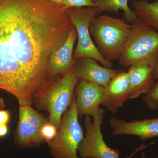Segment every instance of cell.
Masks as SVG:
<instances>
[{
    "label": "cell",
    "mask_w": 158,
    "mask_h": 158,
    "mask_svg": "<svg viewBox=\"0 0 158 158\" xmlns=\"http://www.w3.org/2000/svg\"><path fill=\"white\" fill-rule=\"evenodd\" d=\"M132 9L139 19L158 32V0L153 2L142 0L133 1Z\"/></svg>",
    "instance_id": "obj_15"
},
{
    "label": "cell",
    "mask_w": 158,
    "mask_h": 158,
    "mask_svg": "<svg viewBox=\"0 0 158 158\" xmlns=\"http://www.w3.org/2000/svg\"><path fill=\"white\" fill-rule=\"evenodd\" d=\"M9 132V129L8 125L0 124V138L6 137Z\"/></svg>",
    "instance_id": "obj_21"
},
{
    "label": "cell",
    "mask_w": 158,
    "mask_h": 158,
    "mask_svg": "<svg viewBox=\"0 0 158 158\" xmlns=\"http://www.w3.org/2000/svg\"><path fill=\"white\" fill-rule=\"evenodd\" d=\"M62 5L67 9L84 7H96V3L93 2L91 0H64Z\"/></svg>",
    "instance_id": "obj_19"
},
{
    "label": "cell",
    "mask_w": 158,
    "mask_h": 158,
    "mask_svg": "<svg viewBox=\"0 0 158 158\" xmlns=\"http://www.w3.org/2000/svg\"><path fill=\"white\" fill-rule=\"evenodd\" d=\"M141 158H147V157L146 156V155H145V154L144 153L143 151H141ZM156 158H158V157Z\"/></svg>",
    "instance_id": "obj_25"
},
{
    "label": "cell",
    "mask_w": 158,
    "mask_h": 158,
    "mask_svg": "<svg viewBox=\"0 0 158 158\" xmlns=\"http://www.w3.org/2000/svg\"><path fill=\"white\" fill-rule=\"evenodd\" d=\"M104 114V110L102 109L94 116L93 119L88 115L85 116L84 125L86 132L78 149L81 157L120 158V151L117 149L110 148L104 140L101 126L103 122ZM153 144H144L142 143L129 156L125 158H133L137 153Z\"/></svg>",
    "instance_id": "obj_6"
},
{
    "label": "cell",
    "mask_w": 158,
    "mask_h": 158,
    "mask_svg": "<svg viewBox=\"0 0 158 158\" xmlns=\"http://www.w3.org/2000/svg\"><path fill=\"white\" fill-rule=\"evenodd\" d=\"M129 84L128 74L122 70L113 77L105 88L102 105L113 115L128 99Z\"/></svg>",
    "instance_id": "obj_14"
},
{
    "label": "cell",
    "mask_w": 158,
    "mask_h": 158,
    "mask_svg": "<svg viewBox=\"0 0 158 158\" xmlns=\"http://www.w3.org/2000/svg\"><path fill=\"white\" fill-rule=\"evenodd\" d=\"M153 74L155 80H158V57L156 61L155 65Z\"/></svg>",
    "instance_id": "obj_22"
},
{
    "label": "cell",
    "mask_w": 158,
    "mask_h": 158,
    "mask_svg": "<svg viewBox=\"0 0 158 158\" xmlns=\"http://www.w3.org/2000/svg\"><path fill=\"white\" fill-rule=\"evenodd\" d=\"M142 100L148 110L151 111L158 110V81L155 83L143 95Z\"/></svg>",
    "instance_id": "obj_17"
},
{
    "label": "cell",
    "mask_w": 158,
    "mask_h": 158,
    "mask_svg": "<svg viewBox=\"0 0 158 158\" xmlns=\"http://www.w3.org/2000/svg\"><path fill=\"white\" fill-rule=\"evenodd\" d=\"M77 38L76 29L73 27L63 45L55 51L50 57L49 74L51 81L59 76L64 75L76 64L73 58V47Z\"/></svg>",
    "instance_id": "obj_11"
},
{
    "label": "cell",
    "mask_w": 158,
    "mask_h": 158,
    "mask_svg": "<svg viewBox=\"0 0 158 158\" xmlns=\"http://www.w3.org/2000/svg\"><path fill=\"white\" fill-rule=\"evenodd\" d=\"M6 107L5 102L2 98L0 96V110H4Z\"/></svg>",
    "instance_id": "obj_23"
},
{
    "label": "cell",
    "mask_w": 158,
    "mask_h": 158,
    "mask_svg": "<svg viewBox=\"0 0 158 158\" xmlns=\"http://www.w3.org/2000/svg\"><path fill=\"white\" fill-rule=\"evenodd\" d=\"M133 27L124 19L107 15L96 16L89 30L99 52L106 60H118Z\"/></svg>",
    "instance_id": "obj_2"
},
{
    "label": "cell",
    "mask_w": 158,
    "mask_h": 158,
    "mask_svg": "<svg viewBox=\"0 0 158 158\" xmlns=\"http://www.w3.org/2000/svg\"><path fill=\"white\" fill-rule=\"evenodd\" d=\"M68 9L48 0H0V89L31 106L52 81L50 57L73 27Z\"/></svg>",
    "instance_id": "obj_1"
},
{
    "label": "cell",
    "mask_w": 158,
    "mask_h": 158,
    "mask_svg": "<svg viewBox=\"0 0 158 158\" xmlns=\"http://www.w3.org/2000/svg\"><path fill=\"white\" fill-rule=\"evenodd\" d=\"M78 81L75 65L62 77L52 81L34 99L37 108L47 111L49 121L57 128L62 115L71 104Z\"/></svg>",
    "instance_id": "obj_3"
},
{
    "label": "cell",
    "mask_w": 158,
    "mask_h": 158,
    "mask_svg": "<svg viewBox=\"0 0 158 158\" xmlns=\"http://www.w3.org/2000/svg\"><path fill=\"white\" fill-rule=\"evenodd\" d=\"M91 1H92V2H93L95 3L96 0H91Z\"/></svg>",
    "instance_id": "obj_26"
},
{
    "label": "cell",
    "mask_w": 158,
    "mask_h": 158,
    "mask_svg": "<svg viewBox=\"0 0 158 158\" xmlns=\"http://www.w3.org/2000/svg\"><path fill=\"white\" fill-rule=\"evenodd\" d=\"M57 131L58 128L49 121L43 126L40 130V134L44 142L48 143L55 138Z\"/></svg>",
    "instance_id": "obj_18"
},
{
    "label": "cell",
    "mask_w": 158,
    "mask_h": 158,
    "mask_svg": "<svg viewBox=\"0 0 158 158\" xmlns=\"http://www.w3.org/2000/svg\"><path fill=\"white\" fill-rule=\"evenodd\" d=\"M11 111L10 110H0V124H9L11 120Z\"/></svg>",
    "instance_id": "obj_20"
},
{
    "label": "cell",
    "mask_w": 158,
    "mask_h": 158,
    "mask_svg": "<svg viewBox=\"0 0 158 158\" xmlns=\"http://www.w3.org/2000/svg\"><path fill=\"white\" fill-rule=\"evenodd\" d=\"M130 1H137V0H130Z\"/></svg>",
    "instance_id": "obj_27"
},
{
    "label": "cell",
    "mask_w": 158,
    "mask_h": 158,
    "mask_svg": "<svg viewBox=\"0 0 158 158\" xmlns=\"http://www.w3.org/2000/svg\"><path fill=\"white\" fill-rule=\"evenodd\" d=\"M158 57V32L139 19L125 44L119 64L125 67L143 62H156Z\"/></svg>",
    "instance_id": "obj_4"
},
{
    "label": "cell",
    "mask_w": 158,
    "mask_h": 158,
    "mask_svg": "<svg viewBox=\"0 0 158 158\" xmlns=\"http://www.w3.org/2000/svg\"><path fill=\"white\" fill-rule=\"evenodd\" d=\"M78 117L74 94L71 104L62 115L56 136L48 143L54 158H79L77 153L84 136Z\"/></svg>",
    "instance_id": "obj_5"
},
{
    "label": "cell",
    "mask_w": 158,
    "mask_h": 158,
    "mask_svg": "<svg viewBox=\"0 0 158 158\" xmlns=\"http://www.w3.org/2000/svg\"><path fill=\"white\" fill-rule=\"evenodd\" d=\"M129 0H96L95 2L98 14L104 12H114L118 14V11L124 12L127 22L134 24L138 18L128 4Z\"/></svg>",
    "instance_id": "obj_16"
},
{
    "label": "cell",
    "mask_w": 158,
    "mask_h": 158,
    "mask_svg": "<svg viewBox=\"0 0 158 158\" xmlns=\"http://www.w3.org/2000/svg\"><path fill=\"white\" fill-rule=\"evenodd\" d=\"M91 58H80L76 62V75L79 80H85L106 88L113 77L122 69H113L99 65Z\"/></svg>",
    "instance_id": "obj_12"
},
{
    "label": "cell",
    "mask_w": 158,
    "mask_h": 158,
    "mask_svg": "<svg viewBox=\"0 0 158 158\" xmlns=\"http://www.w3.org/2000/svg\"><path fill=\"white\" fill-rule=\"evenodd\" d=\"M51 2L55 3V4H59V5H62L64 0H48Z\"/></svg>",
    "instance_id": "obj_24"
},
{
    "label": "cell",
    "mask_w": 158,
    "mask_h": 158,
    "mask_svg": "<svg viewBox=\"0 0 158 158\" xmlns=\"http://www.w3.org/2000/svg\"><path fill=\"white\" fill-rule=\"evenodd\" d=\"M109 124L113 135H135L144 141L158 137V118L127 122L112 117L109 119Z\"/></svg>",
    "instance_id": "obj_10"
},
{
    "label": "cell",
    "mask_w": 158,
    "mask_h": 158,
    "mask_svg": "<svg viewBox=\"0 0 158 158\" xmlns=\"http://www.w3.org/2000/svg\"><path fill=\"white\" fill-rule=\"evenodd\" d=\"M73 25L76 29L77 44L73 54L75 60L80 58H91L107 68L113 69V62L102 56L93 42L89 27L90 23L98 15L95 7L71 8L68 9Z\"/></svg>",
    "instance_id": "obj_7"
},
{
    "label": "cell",
    "mask_w": 158,
    "mask_h": 158,
    "mask_svg": "<svg viewBox=\"0 0 158 158\" xmlns=\"http://www.w3.org/2000/svg\"><path fill=\"white\" fill-rule=\"evenodd\" d=\"M19 106V118L15 132L14 143L20 148L38 146L44 142L40 130L49 119L31 106Z\"/></svg>",
    "instance_id": "obj_8"
},
{
    "label": "cell",
    "mask_w": 158,
    "mask_h": 158,
    "mask_svg": "<svg viewBox=\"0 0 158 158\" xmlns=\"http://www.w3.org/2000/svg\"><path fill=\"white\" fill-rule=\"evenodd\" d=\"M156 62H143L131 65L128 70L129 79L128 98H137L145 94L155 83L153 70Z\"/></svg>",
    "instance_id": "obj_13"
},
{
    "label": "cell",
    "mask_w": 158,
    "mask_h": 158,
    "mask_svg": "<svg viewBox=\"0 0 158 158\" xmlns=\"http://www.w3.org/2000/svg\"><path fill=\"white\" fill-rule=\"evenodd\" d=\"M75 91L79 117L88 115L93 118L102 109L100 106L103 100L104 87L80 80Z\"/></svg>",
    "instance_id": "obj_9"
},
{
    "label": "cell",
    "mask_w": 158,
    "mask_h": 158,
    "mask_svg": "<svg viewBox=\"0 0 158 158\" xmlns=\"http://www.w3.org/2000/svg\"><path fill=\"white\" fill-rule=\"evenodd\" d=\"M87 158V157H81V158Z\"/></svg>",
    "instance_id": "obj_28"
}]
</instances>
